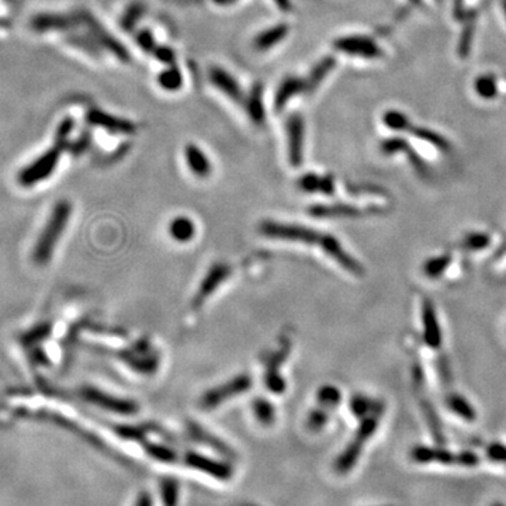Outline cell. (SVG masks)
Wrapping results in <instances>:
<instances>
[{"instance_id": "52", "label": "cell", "mask_w": 506, "mask_h": 506, "mask_svg": "<svg viewBox=\"0 0 506 506\" xmlns=\"http://www.w3.org/2000/svg\"><path fill=\"white\" fill-rule=\"evenodd\" d=\"M274 1L278 6V8L283 10L284 13H288L291 10V1L290 0H274Z\"/></svg>"}, {"instance_id": "28", "label": "cell", "mask_w": 506, "mask_h": 506, "mask_svg": "<svg viewBox=\"0 0 506 506\" xmlns=\"http://www.w3.org/2000/svg\"><path fill=\"white\" fill-rule=\"evenodd\" d=\"M170 237L177 242H189L196 235V225L189 217H176L169 225Z\"/></svg>"}, {"instance_id": "53", "label": "cell", "mask_w": 506, "mask_h": 506, "mask_svg": "<svg viewBox=\"0 0 506 506\" xmlns=\"http://www.w3.org/2000/svg\"><path fill=\"white\" fill-rule=\"evenodd\" d=\"M214 1L218 3V4H231V3H234L237 0H214Z\"/></svg>"}, {"instance_id": "39", "label": "cell", "mask_w": 506, "mask_h": 506, "mask_svg": "<svg viewBox=\"0 0 506 506\" xmlns=\"http://www.w3.org/2000/svg\"><path fill=\"white\" fill-rule=\"evenodd\" d=\"M476 92L483 99H494L498 95V85L494 75H481L476 81Z\"/></svg>"}, {"instance_id": "32", "label": "cell", "mask_w": 506, "mask_h": 506, "mask_svg": "<svg viewBox=\"0 0 506 506\" xmlns=\"http://www.w3.org/2000/svg\"><path fill=\"white\" fill-rule=\"evenodd\" d=\"M411 132H412L413 136H416L418 139L430 143L432 146L437 148V149L442 151V152H450V149H452L450 142H449L443 135H440L439 132H435V131H432V129L422 128V126H412Z\"/></svg>"}, {"instance_id": "49", "label": "cell", "mask_w": 506, "mask_h": 506, "mask_svg": "<svg viewBox=\"0 0 506 506\" xmlns=\"http://www.w3.org/2000/svg\"><path fill=\"white\" fill-rule=\"evenodd\" d=\"M136 42L138 45L145 51V52H153L156 49V42L152 37V34L148 31V30H142L136 34Z\"/></svg>"}, {"instance_id": "18", "label": "cell", "mask_w": 506, "mask_h": 506, "mask_svg": "<svg viewBox=\"0 0 506 506\" xmlns=\"http://www.w3.org/2000/svg\"><path fill=\"white\" fill-rule=\"evenodd\" d=\"M366 213H373V210H360L351 204H319L310 208V214L317 218H359Z\"/></svg>"}, {"instance_id": "14", "label": "cell", "mask_w": 506, "mask_h": 506, "mask_svg": "<svg viewBox=\"0 0 506 506\" xmlns=\"http://www.w3.org/2000/svg\"><path fill=\"white\" fill-rule=\"evenodd\" d=\"M422 328L425 343L433 351L440 349L443 343V334L436 314V308L429 298H425L422 302Z\"/></svg>"}, {"instance_id": "16", "label": "cell", "mask_w": 506, "mask_h": 506, "mask_svg": "<svg viewBox=\"0 0 506 506\" xmlns=\"http://www.w3.org/2000/svg\"><path fill=\"white\" fill-rule=\"evenodd\" d=\"M208 78L216 88H218L223 93H225L235 103L244 102L242 89L231 73H228L227 71H224L220 66H211L210 72H208Z\"/></svg>"}, {"instance_id": "20", "label": "cell", "mask_w": 506, "mask_h": 506, "mask_svg": "<svg viewBox=\"0 0 506 506\" xmlns=\"http://www.w3.org/2000/svg\"><path fill=\"white\" fill-rule=\"evenodd\" d=\"M88 122L93 126H102L116 134H131L135 131V126L131 122L106 114L105 112L99 110H90L88 113Z\"/></svg>"}, {"instance_id": "22", "label": "cell", "mask_w": 506, "mask_h": 506, "mask_svg": "<svg viewBox=\"0 0 506 506\" xmlns=\"http://www.w3.org/2000/svg\"><path fill=\"white\" fill-rule=\"evenodd\" d=\"M351 411L353 412V415L358 419H362L367 415L372 413H377V415H384L385 411V405L382 401L367 396L365 394H355L351 398Z\"/></svg>"}, {"instance_id": "13", "label": "cell", "mask_w": 506, "mask_h": 506, "mask_svg": "<svg viewBox=\"0 0 506 506\" xmlns=\"http://www.w3.org/2000/svg\"><path fill=\"white\" fill-rule=\"evenodd\" d=\"M233 269L227 263H216L211 266L204 280L201 281L196 297L193 298V307L200 308L203 302L231 276Z\"/></svg>"}, {"instance_id": "5", "label": "cell", "mask_w": 506, "mask_h": 506, "mask_svg": "<svg viewBox=\"0 0 506 506\" xmlns=\"http://www.w3.org/2000/svg\"><path fill=\"white\" fill-rule=\"evenodd\" d=\"M75 14L79 23L88 28L89 37H92L96 44H100V47L113 52L119 59L124 62L129 61V52L114 37L109 34V31L92 16V13H89L88 10H78Z\"/></svg>"}, {"instance_id": "42", "label": "cell", "mask_w": 506, "mask_h": 506, "mask_svg": "<svg viewBox=\"0 0 506 506\" xmlns=\"http://www.w3.org/2000/svg\"><path fill=\"white\" fill-rule=\"evenodd\" d=\"M160 495L163 506H177L179 483L175 478H163L160 483Z\"/></svg>"}, {"instance_id": "1", "label": "cell", "mask_w": 506, "mask_h": 506, "mask_svg": "<svg viewBox=\"0 0 506 506\" xmlns=\"http://www.w3.org/2000/svg\"><path fill=\"white\" fill-rule=\"evenodd\" d=\"M72 216V204L68 200H61L55 204L51 211V216L41 231L33 251V260L37 264H47L55 251L57 244L59 242L65 228Z\"/></svg>"}, {"instance_id": "47", "label": "cell", "mask_w": 506, "mask_h": 506, "mask_svg": "<svg viewBox=\"0 0 506 506\" xmlns=\"http://www.w3.org/2000/svg\"><path fill=\"white\" fill-rule=\"evenodd\" d=\"M143 14V4L142 3H134L126 8L123 18H122V27L126 30H131L136 21L139 20V17Z\"/></svg>"}, {"instance_id": "4", "label": "cell", "mask_w": 506, "mask_h": 506, "mask_svg": "<svg viewBox=\"0 0 506 506\" xmlns=\"http://www.w3.org/2000/svg\"><path fill=\"white\" fill-rule=\"evenodd\" d=\"M260 233L273 240H283V241H291V242H301L307 245H319L324 240V234L307 228L297 224H284V223H276V221H263L259 227Z\"/></svg>"}, {"instance_id": "25", "label": "cell", "mask_w": 506, "mask_h": 506, "mask_svg": "<svg viewBox=\"0 0 506 506\" xmlns=\"http://www.w3.org/2000/svg\"><path fill=\"white\" fill-rule=\"evenodd\" d=\"M365 445L366 443L353 437V440L346 446V449L342 452V454L338 457L335 463V470L338 474H348L358 464L363 453Z\"/></svg>"}, {"instance_id": "36", "label": "cell", "mask_w": 506, "mask_h": 506, "mask_svg": "<svg viewBox=\"0 0 506 506\" xmlns=\"http://www.w3.org/2000/svg\"><path fill=\"white\" fill-rule=\"evenodd\" d=\"M420 406H422V412L425 415V419L430 428V432L433 435V437L443 445L445 443V435H443V428H442V422L435 411V408L432 406V404L428 399H422L420 401Z\"/></svg>"}, {"instance_id": "7", "label": "cell", "mask_w": 506, "mask_h": 506, "mask_svg": "<svg viewBox=\"0 0 506 506\" xmlns=\"http://www.w3.org/2000/svg\"><path fill=\"white\" fill-rule=\"evenodd\" d=\"M120 358L131 369L142 375H152L159 367V356L148 341L134 343L132 348L120 353Z\"/></svg>"}, {"instance_id": "35", "label": "cell", "mask_w": 506, "mask_h": 506, "mask_svg": "<svg viewBox=\"0 0 506 506\" xmlns=\"http://www.w3.org/2000/svg\"><path fill=\"white\" fill-rule=\"evenodd\" d=\"M317 401H318L319 406H322L328 411H334L339 406V404L342 401V392L338 387L328 384L318 389Z\"/></svg>"}, {"instance_id": "33", "label": "cell", "mask_w": 506, "mask_h": 506, "mask_svg": "<svg viewBox=\"0 0 506 506\" xmlns=\"http://www.w3.org/2000/svg\"><path fill=\"white\" fill-rule=\"evenodd\" d=\"M491 244V235L481 231L469 233L463 237L460 241V248L467 252H480L490 247Z\"/></svg>"}, {"instance_id": "6", "label": "cell", "mask_w": 506, "mask_h": 506, "mask_svg": "<svg viewBox=\"0 0 506 506\" xmlns=\"http://www.w3.org/2000/svg\"><path fill=\"white\" fill-rule=\"evenodd\" d=\"M252 388V377L248 375H241L235 379L230 380L225 384H221L208 392L204 394V396L200 401V406L203 409H214L218 408L224 401H228L234 396L242 395L248 389Z\"/></svg>"}, {"instance_id": "45", "label": "cell", "mask_w": 506, "mask_h": 506, "mask_svg": "<svg viewBox=\"0 0 506 506\" xmlns=\"http://www.w3.org/2000/svg\"><path fill=\"white\" fill-rule=\"evenodd\" d=\"M474 28H476V21L474 18L469 20L463 28V34L460 37V42H459V55L460 58H466L471 49V42L474 38Z\"/></svg>"}, {"instance_id": "40", "label": "cell", "mask_w": 506, "mask_h": 506, "mask_svg": "<svg viewBox=\"0 0 506 506\" xmlns=\"http://www.w3.org/2000/svg\"><path fill=\"white\" fill-rule=\"evenodd\" d=\"M382 122L385 126H388L392 131H398V132H404V131H411L412 129V123L409 122V119L398 112V110H388L384 116H382Z\"/></svg>"}, {"instance_id": "26", "label": "cell", "mask_w": 506, "mask_h": 506, "mask_svg": "<svg viewBox=\"0 0 506 506\" xmlns=\"http://www.w3.org/2000/svg\"><path fill=\"white\" fill-rule=\"evenodd\" d=\"M446 406L466 422H476L477 411L471 402L459 392H452L446 396Z\"/></svg>"}, {"instance_id": "17", "label": "cell", "mask_w": 506, "mask_h": 506, "mask_svg": "<svg viewBox=\"0 0 506 506\" xmlns=\"http://www.w3.org/2000/svg\"><path fill=\"white\" fill-rule=\"evenodd\" d=\"M288 353V346L281 348L278 352L273 353L267 362L266 366V375H264V384L267 389H270L274 394H280L286 389V382L280 373V367L284 363Z\"/></svg>"}, {"instance_id": "23", "label": "cell", "mask_w": 506, "mask_h": 506, "mask_svg": "<svg viewBox=\"0 0 506 506\" xmlns=\"http://www.w3.org/2000/svg\"><path fill=\"white\" fill-rule=\"evenodd\" d=\"M186 163L189 169L199 177H207L211 173V163L207 155L194 143H189L184 149Z\"/></svg>"}, {"instance_id": "46", "label": "cell", "mask_w": 506, "mask_h": 506, "mask_svg": "<svg viewBox=\"0 0 506 506\" xmlns=\"http://www.w3.org/2000/svg\"><path fill=\"white\" fill-rule=\"evenodd\" d=\"M411 148V145L399 138V136H394V138H388L385 141L381 142L380 145V151L381 153H384L385 156H389V155H395V153H399V152H405Z\"/></svg>"}, {"instance_id": "41", "label": "cell", "mask_w": 506, "mask_h": 506, "mask_svg": "<svg viewBox=\"0 0 506 506\" xmlns=\"http://www.w3.org/2000/svg\"><path fill=\"white\" fill-rule=\"evenodd\" d=\"M158 83L160 88H163L167 92H176L182 83H183V78L179 69H176L175 66H170L169 69L163 71L159 76H158Z\"/></svg>"}, {"instance_id": "44", "label": "cell", "mask_w": 506, "mask_h": 506, "mask_svg": "<svg viewBox=\"0 0 506 506\" xmlns=\"http://www.w3.org/2000/svg\"><path fill=\"white\" fill-rule=\"evenodd\" d=\"M329 412L331 411H328V409H325L322 406L312 409L310 412V415H308V419H307L308 429L312 430V432L322 430L326 426L328 420H329Z\"/></svg>"}, {"instance_id": "51", "label": "cell", "mask_w": 506, "mask_h": 506, "mask_svg": "<svg viewBox=\"0 0 506 506\" xmlns=\"http://www.w3.org/2000/svg\"><path fill=\"white\" fill-rule=\"evenodd\" d=\"M134 506H153L152 497H151L148 493H142V494L138 497V500H136V502H135V505Z\"/></svg>"}, {"instance_id": "19", "label": "cell", "mask_w": 506, "mask_h": 506, "mask_svg": "<svg viewBox=\"0 0 506 506\" xmlns=\"http://www.w3.org/2000/svg\"><path fill=\"white\" fill-rule=\"evenodd\" d=\"M308 90L307 79L298 78V76H287L278 86L274 98V107L276 110H281L286 107L288 100L291 98H295L297 95Z\"/></svg>"}, {"instance_id": "38", "label": "cell", "mask_w": 506, "mask_h": 506, "mask_svg": "<svg viewBox=\"0 0 506 506\" xmlns=\"http://www.w3.org/2000/svg\"><path fill=\"white\" fill-rule=\"evenodd\" d=\"M253 413L257 419V422H260L264 426L273 425L276 420V411L271 402H269L264 398H256L253 401Z\"/></svg>"}, {"instance_id": "11", "label": "cell", "mask_w": 506, "mask_h": 506, "mask_svg": "<svg viewBox=\"0 0 506 506\" xmlns=\"http://www.w3.org/2000/svg\"><path fill=\"white\" fill-rule=\"evenodd\" d=\"M184 464L199 470L210 477H214L221 481H228L233 477V467L228 463L213 460L207 456L199 454L196 452H189L184 456Z\"/></svg>"}, {"instance_id": "27", "label": "cell", "mask_w": 506, "mask_h": 506, "mask_svg": "<svg viewBox=\"0 0 506 506\" xmlns=\"http://www.w3.org/2000/svg\"><path fill=\"white\" fill-rule=\"evenodd\" d=\"M287 34H288V25L281 23V24H277V25L260 33L254 38L253 45L257 51H267V49L273 48L274 45H277L278 42H281L287 37Z\"/></svg>"}, {"instance_id": "10", "label": "cell", "mask_w": 506, "mask_h": 506, "mask_svg": "<svg viewBox=\"0 0 506 506\" xmlns=\"http://www.w3.org/2000/svg\"><path fill=\"white\" fill-rule=\"evenodd\" d=\"M321 249L328 256H331L336 263H339L348 273L358 276V277H360L366 273L365 266L356 257H353L351 253L346 252L345 248L342 247V244L339 242V240H336L334 235L324 234V240L321 242Z\"/></svg>"}, {"instance_id": "12", "label": "cell", "mask_w": 506, "mask_h": 506, "mask_svg": "<svg viewBox=\"0 0 506 506\" xmlns=\"http://www.w3.org/2000/svg\"><path fill=\"white\" fill-rule=\"evenodd\" d=\"M335 48L341 52L349 54V55H358L367 59L380 58L382 51L380 49L379 45L369 37L363 35H348L338 38L334 42Z\"/></svg>"}, {"instance_id": "43", "label": "cell", "mask_w": 506, "mask_h": 506, "mask_svg": "<svg viewBox=\"0 0 506 506\" xmlns=\"http://www.w3.org/2000/svg\"><path fill=\"white\" fill-rule=\"evenodd\" d=\"M116 433L126 439V440H132V442H145L146 435L149 433L148 425H141V426H128V425H119L114 428Z\"/></svg>"}, {"instance_id": "8", "label": "cell", "mask_w": 506, "mask_h": 506, "mask_svg": "<svg viewBox=\"0 0 506 506\" xmlns=\"http://www.w3.org/2000/svg\"><path fill=\"white\" fill-rule=\"evenodd\" d=\"M81 395L88 401L92 402L96 406H100L106 411H112L120 415H134L139 411V406L136 402L126 399V398H119L114 395H110L105 391H100L98 388L93 387H85L81 392Z\"/></svg>"}, {"instance_id": "34", "label": "cell", "mask_w": 506, "mask_h": 506, "mask_svg": "<svg viewBox=\"0 0 506 506\" xmlns=\"http://www.w3.org/2000/svg\"><path fill=\"white\" fill-rule=\"evenodd\" d=\"M261 85H256L251 90V95L247 100V110L253 123L261 126L264 122V107L261 102Z\"/></svg>"}, {"instance_id": "15", "label": "cell", "mask_w": 506, "mask_h": 506, "mask_svg": "<svg viewBox=\"0 0 506 506\" xmlns=\"http://www.w3.org/2000/svg\"><path fill=\"white\" fill-rule=\"evenodd\" d=\"M31 27L38 33L71 31L75 27H78V18L75 14L68 16V14L42 13L31 18Z\"/></svg>"}, {"instance_id": "50", "label": "cell", "mask_w": 506, "mask_h": 506, "mask_svg": "<svg viewBox=\"0 0 506 506\" xmlns=\"http://www.w3.org/2000/svg\"><path fill=\"white\" fill-rule=\"evenodd\" d=\"M153 54L156 55V58L163 62V64H175L176 61V55L175 52L170 49V48H166V47H156V49L153 51Z\"/></svg>"}, {"instance_id": "30", "label": "cell", "mask_w": 506, "mask_h": 506, "mask_svg": "<svg viewBox=\"0 0 506 506\" xmlns=\"http://www.w3.org/2000/svg\"><path fill=\"white\" fill-rule=\"evenodd\" d=\"M336 65V59L334 57H325L322 58L311 71L308 79H307V86H308V92L315 90L321 82L331 73V71L335 68Z\"/></svg>"}, {"instance_id": "54", "label": "cell", "mask_w": 506, "mask_h": 506, "mask_svg": "<svg viewBox=\"0 0 506 506\" xmlns=\"http://www.w3.org/2000/svg\"><path fill=\"white\" fill-rule=\"evenodd\" d=\"M413 4H416V6H420L422 4V0H411Z\"/></svg>"}, {"instance_id": "55", "label": "cell", "mask_w": 506, "mask_h": 506, "mask_svg": "<svg viewBox=\"0 0 506 506\" xmlns=\"http://www.w3.org/2000/svg\"><path fill=\"white\" fill-rule=\"evenodd\" d=\"M502 6H504V13H505L506 17V0H502Z\"/></svg>"}, {"instance_id": "31", "label": "cell", "mask_w": 506, "mask_h": 506, "mask_svg": "<svg viewBox=\"0 0 506 506\" xmlns=\"http://www.w3.org/2000/svg\"><path fill=\"white\" fill-rule=\"evenodd\" d=\"M143 450L145 453L159 461V463H165V464H173L177 461V453L169 447V446H163V445H158V443H151V442H142Z\"/></svg>"}, {"instance_id": "9", "label": "cell", "mask_w": 506, "mask_h": 506, "mask_svg": "<svg viewBox=\"0 0 506 506\" xmlns=\"http://www.w3.org/2000/svg\"><path fill=\"white\" fill-rule=\"evenodd\" d=\"M288 160L293 166H300L304 160V142H305V124L300 114H293L286 123Z\"/></svg>"}, {"instance_id": "48", "label": "cell", "mask_w": 506, "mask_h": 506, "mask_svg": "<svg viewBox=\"0 0 506 506\" xmlns=\"http://www.w3.org/2000/svg\"><path fill=\"white\" fill-rule=\"evenodd\" d=\"M487 456L494 463H500L506 466V446L504 443L494 442L487 447Z\"/></svg>"}, {"instance_id": "37", "label": "cell", "mask_w": 506, "mask_h": 506, "mask_svg": "<svg viewBox=\"0 0 506 506\" xmlns=\"http://www.w3.org/2000/svg\"><path fill=\"white\" fill-rule=\"evenodd\" d=\"M381 416L382 415L372 413V415H367V416L362 418L360 425H359V428H358V430L355 433V439H358V440L363 442V443H367L375 436V433L377 432Z\"/></svg>"}, {"instance_id": "2", "label": "cell", "mask_w": 506, "mask_h": 506, "mask_svg": "<svg viewBox=\"0 0 506 506\" xmlns=\"http://www.w3.org/2000/svg\"><path fill=\"white\" fill-rule=\"evenodd\" d=\"M411 459L418 464H446V466H463V467H476L480 464V457L474 452H460L453 453L442 447H429V446H416L411 450Z\"/></svg>"}, {"instance_id": "24", "label": "cell", "mask_w": 506, "mask_h": 506, "mask_svg": "<svg viewBox=\"0 0 506 506\" xmlns=\"http://www.w3.org/2000/svg\"><path fill=\"white\" fill-rule=\"evenodd\" d=\"M187 430L190 433V436H193L196 440H199L200 443L214 449L216 452H218L220 454L225 456V457H235L234 452L231 450V447H228L223 440H220L218 437H216L214 435H211L210 432H207L206 429H203L200 425L192 422L187 426Z\"/></svg>"}, {"instance_id": "21", "label": "cell", "mask_w": 506, "mask_h": 506, "mask_svg": "<svg viewBox=\"0 0 506 506\" xmlns=\"http://www.w3.org/2000/svg\"><path fill=\"white\" fill-rule=\"evenodd\" d=\"M298 187L305 193H321L325 196H332L335 192V182L332 176H318L315 173H308L298 179Z\"/></svg>"}, {"instance_id": "29", "label": "cell", "mask_w": 506, "mask_h": 506, "mask_svg": "<svg viewBox=\"0 0 506 506\" xmlns=\"http://www.w3.org/2000/svg\"><path fill=\"white\" fill-rule=\"evenodd\" d=\"M452 261H453V257L450 253H443V254L429 257L422 264V273L428 278H432V280L439 278L445 274V271L452 264Z\"/></svg>"}, {"instance_id": "3", "label": "cell", "mask_w": 506, "mask_h": 506, "mask_svg": "<svg viewBox=\"0 0 506 506\" xmlns=\"http://www.w3.org/2000/svg\"><path fill=\"white\" fill-rule=\"evenodd\" d=\"M64 146L65 143L57 141V143L51 149L40 155L35 160H33L18 173V183L24 187H31L48 179L54 173L59 162Z\"/></svg>"}, {"instance_id": "56", "label": "cell", "mask_w": 506, "mask_h": 506, "mask_svg": "<svg viewBox=\"0 0 506 506\" xmlns=\"http://www.w3.org/2000/svg\"><path fill=\"white\" fill-rule=\"evenodd\" d=\"M493 506H505V505H502V504H495V505H493Z\"/></svg>"}]
</instances>
